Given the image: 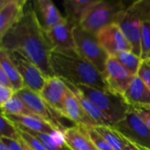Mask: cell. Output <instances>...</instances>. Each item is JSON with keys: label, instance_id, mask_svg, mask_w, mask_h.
Listing matches in <instances>:
<instances>
[{"label": "cell", "instance_id": "obj_28", "mask_svg": "<svg viewBox=\"0 0 150 150\" xmlns=\"http://www.w3.org/2000/svg\"><path fill=\"white\" fill-rule=\"evenodd\" d=\"M0 134L1 137L11 139V140L19 141L21 139L18 126L10 119H8L4 114L2 113H1Z\"/></svg>", "mask_w": 150, "mask_h": 150}, {"label": "cell", "instance_id": "obj_9", "mask_svg": "<svg viewBox=\"0 0 150 150\" xmlns=\"http://www.w3.org/2000/svg\"><path fill=\"white\" fill-rule=\"evenodd\" d=\"M103 77L107 90L110 92L123 97L134 76L115 58L110 57L107 61Z\"/></svg>", "mask_w": 150, "mask_h": 150}, {"label": "cell", "instance_id": "obj_10", "mask_svg": "<svg viewBox=\"0 0 150 150\" xmlns=\"http://www.w3.org/2000/svg\"><path fill=\"white\" fill-rule=\"evenodd\" d=\"M16 93L24 101V103L29 108V110L36 116L49 122L62 133L67 128L62 127L60 124V122L57 120H55L56 115L57 116H61V115L58 112H56L54 109H52L40 98V96L38 93L34 92L33 91L30 90L27 87L23 88L22 90L17 91Z\"/></svg>", "mask_w": 150, "mask_h": 150}, {"label": "cell", "instance_id": "obj_8", "mask_svg": "<svg viewBox=\"0 0 150 150\" xmlns=\"http://www.w3.org/2000/svg\"><path fill=\"white\" fill-rule=\"evenodd\" d=\"M6 52L21 75L25 83V86L39 94L42 90L47 77L42 73L38 66L32 62L23 54L18 51Z\"/></svg>", "mask_w": 150, "mask_h": 150}, {"label": "cell", "instance_id": "obj_33", "mask_svg": "<svg viewBox=\"0 0 150 150\" xmlns=\"http://www.w3.org/2000/svg\"><path fill=\"white\" fill-rule=\"evenodd\" d=\"M0 141L3 142L7 146L9 150H24L21 139L19 141H17V140H11V139L1 137Z\"/></svg>", "mask_w": 150, "mask_h": 150}, {"label": "cell", "instance_id": "obj_26", "mask_svg": "<svg viewBox=\"0 0 150 150\" xmlns=\"http://www.w3.org/2000/svg\"><path fill=\"white\" fill-rule=\"evenodd\" d=\"M150 57V0L142 22V59Z\"/></svg>", "mask_w": 150, "mask_h": 150}, {"label": "cell", "instance_id": "obj_31", "mask_svg": "<svg viewBox=\"0 0 150 150\" xmlns=\"http://www.w3.org/2000/svg\"><path fill=\"white\" fill-rule=\"evenodd\" d=\"M137 76L150 89V57L142 61Z\"/></svg>", "mask_w": 150, "mask_h": 150}, {"label": "cell", "instance_id": "obj_18", "mask_svg": "<svg viewBox=\"0 0 150 150\" xmlns=\"http://www.w3.org/2000/svg\"><path fill=\"white\" fill-rule=\"evenodd\" d=\"M6 117L17 125L33 132L47 134H54L57 132H60L52 124L37 116L7 115Z\"/></svg>", "mask_w": 150, "mask_h": 150}, {"label": "cell", "instance_id": "obj_5", "mask_svg": "<svg viewBox=\"0 0 150 150\" xmlns=\"http://www.w3.org/2000/svg\"><path fill=\"white\" fill-rule=\"evenodd\" d=\"M149 0H139L128 5L118 17L120 27L132 47V52L142 58V22Z\"/></svg>", "mask_w": 150, "mask_h": 150}, {"label": "cell", "instance_id": "obj_24", "mask_svg": "<svg viewBox=\"0 0 150 150\" xmlns=\"http://www.w3.org/2000/svg\"><path fill=\"white\" fill-rule=\"evenodd\" d=\"M95 130L101 134L115 150H126V139L113 127L97 126Z\"/></svg>", "mask_w": 150, "mask_h": 150}, {"label": "cell", "instance_id": "obj_23", "mask_svg": "<svg viewBox=\"0 0 150 150\" xmlns=\"http://www.w3.org/2000/svg\"><path fill=\"white\" fill-rule=\"evenodd\" d=\"M17 126L19 129L24 130V131L31 134L34 137H36L40 142H41L43 143V145L47 149V150H71L69 148V146L66 144L62 132H57L54 134H47L33 132V131L24 128L18 125H17Z\"/></svg>", "mask_w": 150, "mask_h": 150}, {"label": "cell", "instance_id": "obj_6", "mask_svg": "<svg viewBox=\"0 0 150 150\" xmlns=\"http://www.w3.org/2000/svg\"><path fill=\"white\" fill-rule=\"evenodd\" d=\"M73 36L78 54L103 75L110 56L101 47L97 35L86 32L78 25L73 28Z\"/></svg>", "mask_w": 150, "mask_h": 150}, {"label": "cell", "instance_id": "obj_17", "mask_svg": "<svg viewBox=\"0 0 150 150\" xmlns=\"http://www.w3.org/2000/svg\"><path fill=\"white\" fill-rule=\"evenodd\" d=\"M62 117L73 121L76 124V126L91 127H97V124L85 112L76 96L69 88L64 102V111Z\"/></svg>", "mask_w": 150, "mask_h": 150}, {"label": "cell", "instance_id": "obj_27", "mask_svg": "<svg viewBox=\"0 0 150 150\" xmlns=\"http://www.w3.org/2000/svg\"><path fill=\"white\" fill-rule=\"evenodd\" d=\"M115 58L123 67H125L133 76H137L142 59L131 51H124L117 54Z\"/></svg>", "mask_w": 150, "mask_h": 150}, {"label": "cell", "instance_id": "obj_13", "mask_svg": "<svg viewBox=\"0 0 150 150\" xmlns=\"http://www.w3.org/2000/svg\"><path fill=\"white\" fill-rule=\"evenodd\" d=\"M68 91L69 87L66 82L61 77L54 76L47 78L39 95L52 109L62 117Z\"/></svg>", "mask_w": 150, "mask_h": 150}, {"label": "cell", "instance_id": "obj_22", "mask_svg": "<svg viewBox=\"0 0 150 150\" xmlns=\"http://www.w3.org/2000/svg\"><path fill=\"white\" fill-rule=\"evenodd\" d=\"M0 68L5 72L7 76L9 77L12 84L13 90L16 92L25 87L24 80L18 70L17 69L16 66L10 59L7 52L2 48H0Z\"/></svg>", "mask_w": 150, "mask_h": 150}, {"label": "cell", "instance_id": "obj_38", "mask_svg": "<svg viewBox=\"0 0 150 150\" xmlns=\"http://www.w3.org/2000/svg\"><path fill=\"white\" fill-rule=\"evenodd\" d=\"M0 150H9L8 148H7V146L3 142H1V141H0Z\"/></svg>", "mask_w": 150, "mask_h": 150}, {"label": "cell", "instance_id": "obj_25", "mask_svg": "<svg viewBox=\"0 0 150 150\" xmlns=\"http://www.w3.org/2000/svg\"><path fill=\"white\" fill-rule=\"evenodd\" d=\"M2 114L4 115H25V116H36L33 113L24 101L15 93L13 97L1 107ZM38 117V116H37Z\"/></svg>", "mask_w": 150, "mask_h": 150}, {"label": "cell", "instance_id": "obj_35", "mask_svg": "<svg viewBox=\"0 0 150 150\" xmlns=\"http://www.w3.org/2000/svg\"><path fill=\"white\" fill-rule=\"evenodd\" d=\"M0 85L13 89L12 84H11L9 77L7 76V75L5 74V72L1 68H0Z\"/></svg>", "mask_w": 150, "mask_h": 150}, {"label": "cell", "instance_id": "obj_20", "mask_svg": "<svg viewBox=\"0 0 150 150\" xmlns=\"http://www.w3.org/2000/svg\"><path fill=\"white\" fill-rule=\"evenodd\" d=\"M97 0H65L63 5L66 12V18L74 26L80 25L86 11Z\"/></svg>", "mask_w": 150, "mask_h": 150}, {"label": "cell", "instance_id": "obj_30", "mask_svg": "<svg viewBox=\"0 0 150 150\" xmlns=\"http://www.w3.org/2000/svg\"><path fill=\"white\" fill-rule=\"evenodd\" d=\"M18 130H19L21 139L25 142H26L32 149H33L34 150H47V149L43 145V143L41 142H40L36 137H34L31 134H29L24 130H21L19 128H18Z\"/></svg>", "mask_w": 150, "mask_h": 150}, {"label": "cell", "instance_id": "obj_11", "mask_svg": "<svg viewBox=\"0 0 150 150\" xmlns=\"http://www.w3.org/2000/svg\"><path fill=\"white\" fill-rule=\"evenodd\" d=\"M73 28L74 26L65 18L63 22L46 33L53 50L71 56L79 55L73 36Z\"/></svg>", "mask_w": 150, "mask_h": 150}, {"label": "cell", "instance_id": "obj_34", "mask_svg": "<svg viewBox=\"0 0 150 150\" xmlns=\"http://www.w3.org/2000/svg\"><path fill=\"white\" fill-rule=\"evenodd\" d=\"M134 109L150 128V109H144V108H134Z\"/></svg>", "mask_w": 150, "mask_h": 150}, {"label": "cell", "instance_id": "obj_29", "mask_svg": "<svg viewBox=\"0 0 150 150\" xmlns=\"http://www.w3.org/2000/svg\"><path fill=\"white\" fill-rule=\"evenodd\" d=\"M82 131L88 136L90 141L93 143L95 148L98 150H115L108 142L107 141L99 134L94 127H83V126H78Z\"/></svg>", "mask_w": 150, "mask_h": 150}, {"label": "cell", "instance_id": "obj_21", "mask_svg": "<svg viewBox=\"0 0 150 150\" xmlns=\"http://www.w3.org/2000/svg\"><path fill=\"white\" fill-rule=\"evenodd\" d=\"M62 136L71 150H89L95 147L78 126L67 127L62 132Z\"/></svg>", "mask_w": 150, "mask_h": 150}, {"label": "cell", "instance_id": "obj_4", "mask_svg": "<svg viewBox=\"0 0 150 150\" xmlns=\"http://www.w3.org/2000/svg\"><path fill=\"white\" fill-rule=\"evenodd\" d=\"M127 7L122 1L97 0L86 11L80 26L86 32L97 35L104 27L115 23Z\"/></svg>", "mask_w": 150, "mask_h": 150}, {"label": "cell", "instance_id": "obj_39", "mask_svg": "<svg viewBox=\"0 0 150 150\" xmlns=\"http://www.w3.org/2000/svg\"><path fill=\"white\" fill-rule=\"evenodd\" d=\"M89 150H98V149H96L95 147H93V148H91V149H89Z\"/></svg>", "mask_w": 150, "mask_h": 150}, {"label": "cell", "instance_id": "obj_16", "mask_svg": "<svg viewBox=\"0 0 150 150\" xmlns=\"http://www.w3.org/2000/svg\"><path fill=\"white\" fill-rule=\"evenodd\" d=\"M123 98L133 108L150 109V89L138 76L133 78Z\"/></svg>", "mask_w": 150, "mask_h": 150}, {"label": "cell", "instance_id": "obj_3", "mask_svg": "<svg viewBox=\"0 0 150 150\" xmlns=\"http://www.w3.org/2000/svg\"><path fill=\"white\" fill-rule=\"evenodd\" d=\"M112 122V127L123 120L131 106L123 97L115 95L109 91L96 89L88 85H76Z\"/></svg>", "mask_w": 150, "mask_h": 150}, {"label": "cell", "instance_id": "obj_19", "mask_svg": "<svg viewBox=\"0 0 150 150\" xmlns=\"http://www.w3.org/2000/svg\"><path fill=\"white\" fill-rule=\"evenodd\" d=\"M66 82V81H65ZM68 87L75 93L77 99L79 100L82 107L85 111V112L89 115V117L97 124V126H111L112 127V122L75 85L70 83L66 82Z\"/></svg>", "mask_w": 150, "mask_h": 150}, {"label": "cell", "instance_id": "obj_37", "mask_svg": "<svg viewBox=\"0 0 150 150\" xmlns=\"http://www.w3.org/2000/svg\"><path fill=\"white\" fill-rule=\"evenodd\" d=\"M21 142H22V144H23V147H24V150H34L33 149H32L26 142H25L22 139H21Z\"/></svg>", "mask_w": 150, "mask_h": 150}, {"label": "cell", "instance_id": "obj_1", "mask_svg": "<svg viewBox=\"0 0 150 150\" xmlns=\"http://www.w3.org/2000/svg\"><path fill=\"white\" fill-rule=\"evenodd\" d=\"M0 40V48L18 51L38 66L47 77L54 76L49 61L53 48L46 32L38 22L33 6H25L19 21Z\"/></svg>", "mask_w": 150, "mask_h": 150}, {"label": "cell", "instance_id": "obj_14", "mask_svg": "<svg viewBox=\"0 0 150 150\" xmlns=\"http://www.w3.org/2000/svg\"><path fill=\"white\" fill-rule=\"evenodd\" d=\"M26 4L25 0L0 1V39L19 21Z\"/></svg>", "mask_w": 150, "mask_h": 150}, {"label": "cell", "instance_id": "obj_2", "mask_svg": "<svg viewBox=\"0 0 150 150\" xmlns=\"http://www.w3.org/2000/svg\"><path fill=\"white\" fill-rule=\"evenodd\" d=\"M50 65L54 76L75 85H88L108 91L103 75L89 62L78 56H71L53 50Z\"/></svg>", "mask_w": 150, "mask_h": 150}, {"label": "cell", "instance_id": "obj_15", "mask_svg": "<svg viewBox=\"0 0 150 150\" xmlns=\"http://www.w3.org/2000/svg\"><path fill=\"white\" fill-rule=\"evenodd\" d=\"M33 9L41 28L48 33L57 25L64 21L62 17L51 0H36L33 3Z\"/></svg>", "mask_w": 150, "mask_h": 150}, {"label": "cell", "instance_id": "obj_12", "mask_svg": "<svg viewBox=\"0 0 150 150\" xmlns=\"http://www.w3.org/2000/svg\"><path fill=\"white\" fill-rule=\"evenodd\" d=\"M97 38L104 50L110 57L124 51H131L132 47L120 27L116 24H111L100 30Z\"/></svg>", "mask_w": 150, "mask_h": 150}, {"label": "cell", "instance_id": "obj_7", "mask_svg": "<svg viewBox=\"0 0 150 150\" xmlns=\"http://www.w3.org/2000/svg\"><path fill=\"white\" fill-rule=\"evenodd\" d=\"M113 127L127 140L150 149V128L133 107L126 118Z\"/></svg>", "mask_w": 150, "mask_h": 150}, {"label": "cell", "instance_id": "obj_36", "mask_svg": "<svg viewBox=\"0 0 150 150\" xmlns=\"http://www.w3.org/2000/svg\"><path fill=\"white\" fill-rule=\"evenodd\" d=\"M126 139V138H125ZM126 150H150L147 148L139 146L135 143L131 142L130 141L126 139Z\"/></svg>", "mask_w": 150, "mask_h": 150}, {"label": "cell", "instance_id": "obj_32", "mask_svg": "<svg viewBox=\"0 0 150 150\" xmlns=\"http://www.w3.org/2000/svg\"><path fill=\"white\" fill-rule=\"evenodd\" d=\"M16 91L13 89L0 85V105L1 107L4 106L13 97Z\"/></svg>", "mask_w": 150, "mask_h": 150}]
</instances>
